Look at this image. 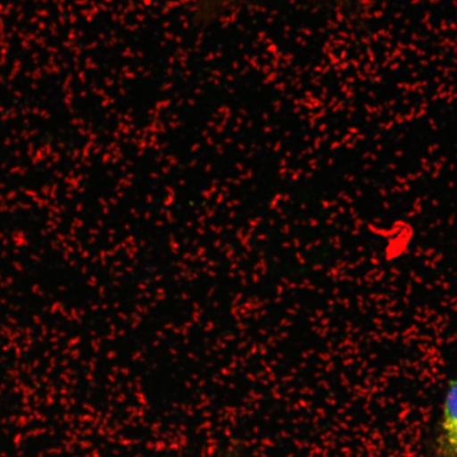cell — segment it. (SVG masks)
Returning <instances> with one entry per match:
<instances>
[{"instance_id":"obj_1","label":"cell","mask_w":457,"mask_h":457,"mask_svg":"<svg viewBox=\"0 0 457 457\" xmlns=\"http://www.w3.org/2000/svg\"><path fill=\"white\" fill-rule=\"evenodd\" d=\"M431 457H457V377L445 392L441 414L434 428Z\"/></svg>"},{"instance_id":"obj_2","label":"cell","mask_w":457,"mask_h":457,"mask_svg":"<svg viewBox=\"0 0 457 457\" xmlns=\"http://www.w3.org/2000/svg\"><path fill=\"white\" fill-rule=\"evenodd\" d=\"M219 457H243L242 449L237 445H228L220 451Z\"/></svg>"}]
</instances>
